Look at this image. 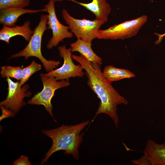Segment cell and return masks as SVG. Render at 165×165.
<instances>
[{"instance_id": "obj_23", "label": "cell", "mask_w": 165, "mask_h": 165, "mask_svg": "<svg viewBox=\"0 0 165 165\" xmlns=\"http://www.w3.org/2000/svg\"><path fill=\"white\" fill-rule=\"evenodd\" d=\"M55 2H61L63 1L64 0H53ZM69 1V0H67Z\"/></svg>"}, {"instance_id": "obj_16", "label": "cell", "mask_w": 165, "mask_h": 165, "mask_svg": "<svg viewBox=\"0 0 165 165\" xmlns=\"http://www.w3.org/2000/svg\"><path fill=\"white\" fill-rule=\"evenodd\" d=\"M1 68L0 74L2 78L10 77L15 79L17 80H20L21 79L22 75V68L7 65L2 67Z\"/></svg>"}, {"instance_id": "obj_10", "label": "cell", "mask_w": 165, "mask_h": 165, "mask_svg": "<svg viewBox=\"0 0 165 165\" xmlns=\"http://www.w3.org/2000/svg\"><path fill=\"white\" fill-rule=\"evenodd\" d=\"M30 25V21L28 20L20 26L16 25L11 27L3 25L0 31V40L9 44L11 38L20 35L23 37L26 41L29 42L34 32V30L31 29Z\"/></svg>"}, {"instance_id": "obj_8", "label": "cell", "mask_w": 165, "mask_h": 165, "mask_svg": "<svg viewBox=\"0 0 165 165\" xmlns=\"http://www.w3.org/2000/svg\"><path fill=\"white\" fill-rule=\"evenodd\" d=\"M58 50L60 57L63 59V64L60 68L44 74L45 76L53 77L58 81L83 77L85 74L83 71V69L80 64L76 65L73 62L71 48L67 49L64 44L59 46Z\"/></svg>"}, {"instance_id": "obj_4", "label": "cell", "mask_w": 165, "mask_h": 165, "mask_svg": "<svg viewBox=\"0 0 165 165\" xmlns=\"http://www.w3.org/2000/svg\"><path fill=\"white\" fill-rule=\"evenodd\" d=\"M61 15L71 32L77 39H80L90 43L97 38L100 27L105 23L95 19L90 20L76 19L71 16L64 9H62Z\"/></svg>"}, {"instance_id": "obj_14", "label": "cell", "mask_w": 165, "mask_h": 165, "mask_svg": "<svg viewBox=\"0 0 165 165\" xmlns=\"http://www.w3.org/2000/svg\"><path fill=\"white\" fill-rule=\"evenodd\" d=\"M91 45V43L78 39L70 45V48L72 52H78L88 61L101 65L102 60L94 52Z\"/></svg>"}, {"instance_id": "obj_15", "label": "cell", "mask_w": 165, "mask_h": 165, "mask_svg": "<svg viewBox=\"0 0 165 165\" xmlns=\"http://www.w3.org/2000/svg\"><path fill=\"white\" fill-rule=\"evenodd\" d=\"M103 73L106 80L110 83L122 79L135 77L134 73L128 69L119 68L111 65L106 66Z\"/></svg>"}, {"instance_id": "obj_9", "label": "cell", "mask_w": 165, "mask_h": 165, "mask_svg": "<svg viewBox=\"0 0 165 165\" xmlns=\"http://www.w3.org/2000/svg\"><path fill=\"white\" fill-rule=\"evenodd\" d=\"M6 80L8 84V94L6 99L0 102V106L16 114L26 105L24 98L30 97L32 93L28 90L29 86L28 84L20 87L19 82H14L9 77L7 78Z\"/></svg>"}, {"instance_id": "obj_19", "label": "cell", "mask_w": 165, "mask_h": 165, "mask_svg": "<svg viewBox=\"0 0 165 165\" xmlns=\"http://www.w3.org/2000/svg\"><path fill=\"white\" fill-rule=\"evenodd\" d=\"M14 165H31L28 157L24 155H21L20 157L13 162Z\"/></svg>"}, {"instance_id": "obj_5", "label": "cell", "mask_w": 165, "mask_h": 165, "mask_svg": "<svg viewBox=\"0 0 165 165\" xmlns=\"http://www.w3.org/2000/svg\"><path fill=\"white\" fill-rule=\"evenodd\" d=\"M147 20V16L144 15L135 19L115 25L106 29L100 30L97 38L111 40H123L130 38L136 35Z\"/></svg>"}, {"instance_id": "obj_20", "label": "cell", "mask_w": 165, "mask_h": 165, "mask_svg": "<svg viewBox=\"0 0 165 165\" xmlns=\"http://www.w3.org/2000/svg\"><path fill=\"white\" fill-rule=\"evenodd\" d=\"M131 162L134 164L138 165H151L147 157L144 154L139 159L133 160L131 161Z\"/></svg>"}, {"instance_id": "obj_7", "label": "cell", "mask_w": 165, "mask_h": 165, "mask_svg": "<svg viewBox=\"0 0 165 165\" xmlns=\"http://www.w3.org/2000/svg\"><path fill=\"white\" fill-rule=\"evenodd\" d=\"M55 2L53 0H49L44 6L48 13V29L51 30L52 34L46 45V47L49 49L56 47L64 39L71 38L73 36V33L69 31V26L63 24L58 20L55 11Z\"/></svg>"}, {"instance_id": "obj_21", "label": "cell", "mask_w": 165, "mask_h": 165, "mask_svg": "<svg viewBox=\"0 0 165 165\" xmlns=\"http://www.w3.org/2000/svg\"><path fill=\"white\" fill-rule=\"evenodd\" d=\"M2 112V116L0 117V121L3 119L9 117H13L14 113L10 111L7 109L2 106H0Z\"/></svg>"}, {"instance_id": "obj_22", "label": "cell", "mask_w": 165, "mask_h": 165, "mask_svg": "<svg viewBox=\"0 0 165 165\" xmlns=\"http://www.w3.org/2000/svg\"><path fill=\"white\" fill-rule=\"evenodd\" d=\"M158 37V39L155 42L156 44H159L161 42L163 38L165 36V33L163 34H160L156 33Z\"/></svg>"}, {"instance_id": "obj_1", "label": "cell", "mask_w": 165, "mask_h": 165, "mask_svg": "<svg viewBox=\"0 0 165 165\" xmlns=\"http://www.w3.org/2000/svg\"><path fill=\"white\" fill-rule=\"evenodd\" d=\"M72 59L78 62L85 71L87 84L100 100L99 106L91 123L99 114L104 113L111 118L118 127L119 121L117 106L127 105L128 101L120 95L104 77L100 64L89 61L82 55H72Z\"/></svg>"}, {"instance_id": "obj_3", "label": "cell", "mask_w": 165, "mask_h": 165, "mask_svg": "<svg viewBox=\"0 0 165 165\" xmlns=\"http://www.w3.org/2000/svg\"><path fill=\"white\" fill-rule=\"evenodd\" d=\"M48 14L42 15L38 25L34 30V32L26 47L22 50L12 55L10 58L24 57V60L33 57L38 58L46 70L50 72L56 68L60 64L59 61L47 60L41 52V44L43 35L47 29Z\"/></svg>"}, {"instance_id": "obj_6", "label": "cell", "mask_w": 165, "mask_h": 165, "mask_svg": "<svg viewBox=\"0 0 165 165\" xmlns=\"http://www.w3.org/2000/svg\"><path fill=\"white\" fill-rule=\"evenodd\" d=\"M40 77L43 87L42 90L37 93L27 103L31 105H42L44 106L46 110L52 116L55 121L52 112L53 106L51 103L52 98L55 91L58 89L66 87L69 84L68 79L58 81L53 77H48L42 73Z\"/></svg>"}, {"instance_id": "obj_11", "label": "cell", "mask_w": 165, "mask_h": 165, "mask_svg": "<svg viewBox=\"0 0 165 165\" xmlns=\"http://www.w3.org/2000/svg\"><path fill=\"white\" fill-rule=\"evenodd\" d=\"M40 12H46L44 9H32L19 7H10L0 10V24L3 25L13 27L18 18L25 14L36 13Z\"/></svg>"}, {"instance_id": "obj_12", "label": "cell", "mask_w": 165, "mask_h": 165, "mask_svg": "<svg viewBox=\"0 0 165 165\" xmlns=\"http://www.w3.org/2000/svg\"><path fill=\"white\" fill-rule=\"evenodd\" d=\"M143 152L151 165H165V141L158 144L148 139Z\"/></svg>"}, {"instance_id": "obj_2", "label": "cell", "mask_w": 165, "mask_h": 165, "mask_svg": "<svg viewBox=\"0 0 165 165\" xmlns=\"http://www.w3.org/2000/svg\"><path fill=\"white\" fill-rule=\"evenodd\" d=\"M90 123V121L87 120L75 125L63 124L55 129L42 130L43 134L52 139L53 143L40 165L46 162L54 152L60 150L64 151L65 154L71 155L75 160H78V148L82 142L84 133L80 132Z\"/></svg>"}, {"instance_id": "obj_13", "label": "cell", "mask_w": 165, "mask_h": 165, "mask_svg": "<svg viewBox=\"0 0 165 165\" xmlns=\"http://www.w3.org/2000/svg\"><path fill=\"white\" fill-rule=\"evenodd\" d=\"M85 7L93 13L95 19L107 22L110 14L111 8L106 0H92L88 3L77 2L75 0H69Z\"/></svg>"}, {"instance_id": "obj_17", "label": "cell", "mask_w": 165, "mask_h": 165, "mask_svg": "<svg viewBox=\"0 0 165 165\" xmlns=\"http://www.w3.org/2000/svg\"><path fill=\"white\" fill-rule=\"evenodd\" d=\"M41 69V65L34 60L29 65L23 68L22 77L19 82V87H22L33 74L39 71Z\"/></svg>"}, {"instance_id": "obj_18", "label": "cell", "mask_w": 165, "mask_h": 165, "mask_svg": "<svg viewBox=\"0 0 165 165\" xmlns=\"http://www.w3.org/2000/svg\"><path fill=\"white\" fill-rule=\"evenodd\" d=\"M30 2V0H0V10L10 7L24 8Z\"/></svg>"}]
</instances>
